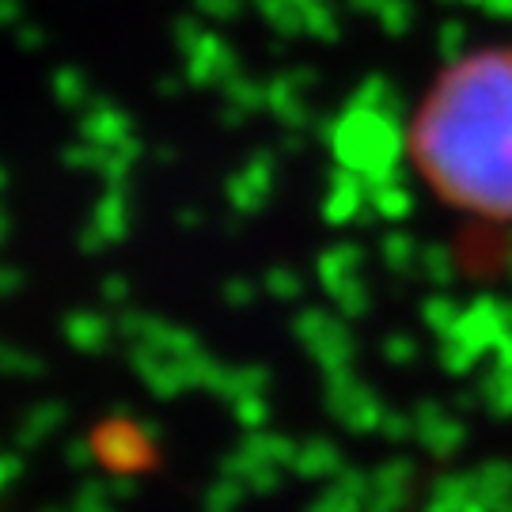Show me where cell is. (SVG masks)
Masks as SVG:
<instances>
[{
	"label": "cell",
	"instance_id": "1",
	"mask_svg": "<svg viewBox=\"0 0 512 512\" xmlns=\"http://www.w3.org/2000/svg\"><path fill=\"white\" fill-rule=\"evenodd\" d=\"M410 152L437 198L512 224V46L471 50L440 69L414 110Z\"/></svg>",
	"mask_w": 512,
	"mask_h": 512
}]
</instances>
